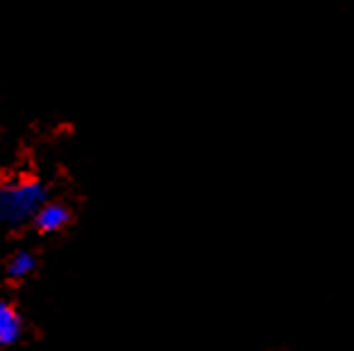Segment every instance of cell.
<instances>
[{
	"instance_id": "6da1fadb",
	"label": "cell",
	"mask_w": 354,
	"mask_h": 351,
	"mask_svg": "<svg viewBox=\"0 0 354 351\" xmlns=\"http://www.w3.org/2000/svg\"><path fill=\"white\" fill-rule=\"evenodd\" d=\"M46 191L35 180H15L0 187V220L8 225H22L35 220L44 206Z\"/></svg>"
},
{
	"instance_id": "7a4b0ae2",
	"label": "cell",
	"mask_w": 354,
	"mask_h": 351,
	"mask_svg": "<svg viewBox=\"0 0 354 351\" xmlns=\"http://www.w3.org/2000/svg\"><path fill=\"white\" fill-rule=\"evenodd\" d=\"M22 334V320L20 312L8 301H0V346L15 344Z\"/></svg>"
},
{
	"instance_id": "277c9868",
	"label": "cell",
	"mask_w": 354,
	"mask_h": 351,
	"mask_svg": "<svg viewBox=\"0 0 354 351\" xmlns=\"http://www.w3.org/2000/svg\"><path fill=\"white\" fill-rule=\"evenodd\" d=\"M37 267V259L32 252H27V249H22V252H15L10 257V264H8V272H10V276L15 278H22V276H30L32 272H35Z\"/></svg>"
},
{
	"instance_id": "3957f363",
	"label": "cell",
	"mask_w": 354,
	"mask_h": 351,
	"mask_svg": "<svg viewBox=\"0 0 354 351\" xmlns=\"http://www.w3.org/2000/svg\"><path fill=\"white\" fill-rule=\"evenodd\" d=\"M35 223L44 233H56L68 223V209L61 204H44L39 209V214L35 216Z\"/></svg>"
}]
</instances>
